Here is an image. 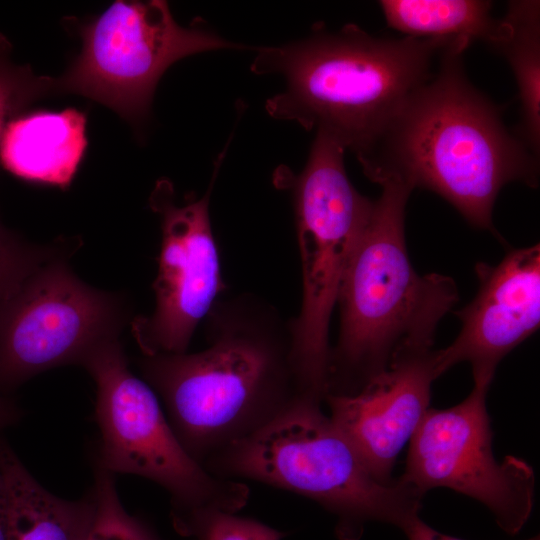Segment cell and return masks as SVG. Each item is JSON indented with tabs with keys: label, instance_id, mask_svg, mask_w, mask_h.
Segmentation results:
<instances>
[{
	"label": "cell",
	"instance_id": "obj_9",
	"mask_svg": "<svg viewBox=\"0 0 540 540\" xmlns=\"http://www.w3.org/2000/svg\"><path fill=\"white\" fill-rule=\"evenodd\" d=\"M67 256L31 273L0 308V391L47 370L82 365L101 344L119 338L130 318L124 295L95 288Z\"/></svg>",
	"mask_w": 540,
	"mask_h": 540
},
{
	"label": "cell",
	"instance_id": "obj_15",
	"mask_svg": "<svg viewBox=\"0 0 540 540\" xmlns=\"http://www.w3.org/2000/svg\"><path fill=\"white\" fill-rule=\"evenodd\" d=\"M0 469L8 493L7 540H86L96 510L92 489L78 500L52 494L33 477L1 433Z\"/></svg>",
	"mask_w": 540,
	"mask_h": 540
},
{
	"label": "cell",
	"instance_id": "obj_11",
	"mask_svg": "<svg viewBox=\"0 0 540 540\" xmlns=\"http://www.w3.org/2000/svg\"><path fill=\"white\" fill-rule=\"evenodd\" d=\"M225 151L219 155L207 191L176 198L173 183L158 179L149 196L159 216L161 247L152 284L155 307L149 315L132 318L131 331L141 354L187 352L193 334L226 289L209 203Z\"/></svg>",
	"mask_w": 540,
	"mask_h": 540
},
{
	"label": "cell",
	"instance_id": "obj_19",
	"mask_svg": "<svg viewBox=\"0 0 540 540\" xmlns=\"http://www.w3.org/2000/svg\"><path fill=\"white\" fill-rule=\"evenodd\" d=\"M79 245L75 239H60L52 244L36 245L0 221V308L37 268L52 259L69 257Z\"/></svg>",
	"mask_w": 540,
	"mask_h": 540
},
{
	"label": "cell",
	"instance_id": "obj_17",
	"mask_svg": "<svg viewBox=\"0 0 540 540\" xmlns=\"http://www.w3.org/2000/svg\"><path fill=\"white\" fill-rule=\"evenodd\" d=\"M491 47L503 55L516 79L520 100L517 136L539 156L540 2H508L506 13L501 18L499 38Z\"/></svg>",
	"mask_w": 540,
	"mask_h": 540
},
{
	"label": "cell",
	"instance_id": "obj_5",
	"mask_svg": "<svg viewBox=\"0 0 540 540\" xmlns=\"http://www.w3.org/2000/svg\"><path fill=\"white\" fill-rule=\"evenodd\" d=\"M322 404L297 394L266 425L203 467L220 478L253 480L316 502L335 516L339 540H359L370 522L406 531L419 518L424 494L401 477L392 484L374 478Z\"/></svg>",
	"mask_w": 540,
	"mask_h": 540
},
{
	"label": "cell",
	"instance_id": "obj_16",
	"mask_svg": "<svg viewBox=\"0 0 540 540\" xmlns=\"http://www.w3.org/2000/svg\"><path fill=\"white\" fill-rule=\"evenodd\" d=\"M389 27L404 36L462 44L481 40L490 47L501 31V19L491 14L492 2L483 0H382Z\"/></svg>",
	"mask_w": 540,
	"mask_h": 540
},
{
	"label": "cell",
	"instance_id": "obj_1",
	"mask_svg": "<svg viewBox=\"0 0 540 540\" xmlns=\"http://www.w3.org/2000/svg\"><path fill=\"white\" fill-rule=\"evenodd\" d=\"M453 45L413 90L358 161L366 177L432 191L472 226L496 233L492 212L512 182L536 188L539 156L505 126L500 110L468 80Z\"/></svg>",
	"mask_w": 540,
	"mask_h": 540
},
{
	"label": "cell",
	"instance_id": "obj_23",
	"mask_svg": "<svg viewBox=\"0 0 540 540\" xmlns=\"http://www.w3.org/2000/svg\"><path fill=\"white\" fill-rule=\"evenodd\" d=\"M23 416L21 407L10 396L0 391V433L17 424Z\"/></svg>",
	"mask_w": 540,
	"mask_h": 540
},
{
	"label": "cell",
	"instance_id": "obj_8",
	"mask_svg": "<svg viewBox=\"0 0 540 540\" xmlns=\"http://www.w3.org/2000/svg\"><path fill=\"white\" fill-rule=\"evenodd\" d=\"M81 49L68 68L52 77L53 94L73 93L112 109L134 127L149 117L160 78L187 56L245 49L204 28L179 25L167 2L115 1L78 26Z\"/></svg>",
	"mask_w": 540,
	"mask_h": 540
},
{
	"label": "cell",
	"instance_id": "obj_20",
	"mask_svg": "<svg viewBox=\"0 0 540 540\" xmlns=\"http://www.w3.org/2000/svg\"><path fill=\"white\" fill-rule=\"evenodd\" d=\"M91 489L96 510L86 540H161L147 524L126 511L117 492L114 474L94 464Z\"/></svg>",
	"mask_w": 540,
	"mask_h": 540
},
{
	"label": "cell",
	"instance_id": "obj_12",
	"mask_svg": "<svg viewBox=\"0 0 540 540\" xmlns=\"http://www.w3.org/2000/svg\"><path fill=\"white\" fill-rule=\"evenodd\" d=\"M478 291L455 312L456 339L435 350L437 377L461 362L471 365L474 383L491 384L499 362L530 337L540 323V245L510 251L496 266H475Z\"/></svg>",
	"mask_w": 540,
	"mask_h": 540
},
{
	"label": "cell",
	"instance_id": "obj_7",
	"mask_svg": "<svg viewBox=\"0 0 540 540\" xmlns=\"http://www.w3.org/2000/svg\"><path fill=\"white\" fill-rule=\"evenodd\" d=\"M81 366L96 385L95 465L153 481L170 495L172 511L236 513L247 504L244 482L212 475L184 449L154 390L130 370L119 338L98 346Z\"/></svg>",
	"mask_w": 540,
	"mask_h": 540
},
{
	"label": "cell",
	"instance_id": "obj_13",
	"mask_svg": "<svg viewBox=\"0 0 540 540\" xmlns=\"http://www.w3.org/2000/svg\"><path fill=\"white\" fill-rule=\"evenodd\" d=\"M434 352L398 355L358 393L324 398L331 420L381 483L395 482L396 459L430 408Z\"/></svg>",
	"mask_w": 540,
	"mask_h": 540
},
{
	"label": "cell",
	"instance_id": "obj_6",
	"mask_svg": "<svg viewBox=\"0 0 540 540\" xmlns=\"http://www.w3.org/2000/svg\"><path fill=\"white\" fill-rule=\"evenodd\" d=\"M345 150L317 131L301 173H275L277 186L292 192L302 273L301 307L290 318L291 360L298 392L319 401L327 393L332 312L373 208L347 176Z\"/></svg>",
	"mask_w": 540,
	"mask_h": 540
},
{
	"label": "cell",
	"instance_id": "obj_2",
	"mask_svg": "<svg viewBox=\"0 0 540 540\" xmlns=\"http://www.w3.org/2000/svg\"><path fill=\"white\" fill-rule=\"evenodd\" d=\"M204 322L207 348L136 359L178 440L202 466L299 394L290 319L274 305L251 293L219 298Z\"/></svg>",
	"mask_w": 540,
	"mask_h": 540
},
{
	"label": "cell",
	"instance_id": "obj_18",
	"mask_svg": "<svg viewBox=\"0 0 540 540\" xmlns=\"http://www.w3.org/2000/svg\"><path fill=\"white\" fill-rule=\"evenodd\" d=\"M175 529L194 540H283L286 533L255 519L214 508L172 511Z\"/></svg>",
	"mask_w": 540,
	"mask_h": 540
},
{
	"label": "cell",
	"instance_id": "obj_22",
	"mask_svg": "<svg viewBox=\"0 0 540 540\" xmlns=\"http://www.w3.org/2000/svg\"><path fill=\"white\" fill-rule=\"evenodd\" d=\"M408 540H463L451 535L443 534L423 522L420 517L404 531ZM526 540H540L539 536H534Z\"/></svg>",
	"mask_w": 540,
	"mask_h": 540
},
{
	"label": "cell",
	"instance_id": "obj_21",
	"mask_svg": "<svg viewBox=\"0 0 540 540\" xmlns=\"http://www.w3.org/2000/svg\"><path fill=\"white\" fill-rule=\"evenodd\" d=\"M49 76L34 74L29 65L12 60V45L0 33V147L7 125L33 102L51 95Z\"/></svg>",
	"mask_w": 540,
	"mask_h": 540
},
{
	"label": "cell",
	"instance_id": "obj_10",
	"mask_svg": "<svg viewBox=\"0 0 540 540\" xmlns=\"http://www.w3.org/2000/svg\"><path fill=\"white\" fill-rule=\"evenodd\" d=\"M489 384L474 383L455 406L429 408L414 432L401 478L424 495L448 488L483 504L498 526L517 534L535 500V473L523 459L497 460L486 408Z\"/></svg>",
	"mask_w": 540,
	"mask_h": 540
},
{
	"label": "cell",
	"instance_id": "obj_24",
	"mask_svg": "<svg viewBox=\"0 0 540 540\" xmlns=\"http://www.w3.org/2000/svg\"><path fill=\"white\" fill-rule=\"evenodd\" d=\"M8 508L9 506L7 487L2 471L0 469V540H7Z\"/></svg>",
	"mask_w": 540,
	"mask_h": 540
},
{
	"label": "cell",
	"instance_id": "obj_4",
	"mask_svg": "<svg viewBox=\"0 0 540 540\" xmlns=\"http://www.w3.org/2000/svg\"><path fill=\"white\" fill-rule=\"evenodd\" d=\"M338 292L339 335L331 347L326 395L350 396L400 354L433 349L440 320L459 300L455 281L418 274L407 253L411 191L386 182Z\"/></svg>",
	"mask_w": 540,
	"mask_h": 540
},
{
	"label": "cell",
	"instance_id": "obj_14",
	"mask_svg": "<svg viewBox=\"0 0 540 540\" xmlns=\"http://www.w3.org/2000/svg\"><path fill=\"white\" fill-rule=\"evenodd\" d=\"M85 147L82 112L68 108L61 112L23 113L7 125L0 162L26 181L65 189L77 171Z\"/></svg>",
	"mask_w": 540,
	"mask_h": 540
},
{
	"label": "cell",
	"instance_id": "obj_3",
	"mask_svg": "<svg viewBox=\"0 0 540 540\" xmlns=\"http://www.w3.org/2000/svg\"><path fill=\"white\" fill-rule=\"evenodd\" d=\"M451 45L377 37L354 24L335 32L317 26L304 39L256 48L251 70L284 79V90L266 102L271 117L316 128L358 159Z\"/></svg>",
	"mask_w": 540,
	"mask_h": 540
}]
</instances>
